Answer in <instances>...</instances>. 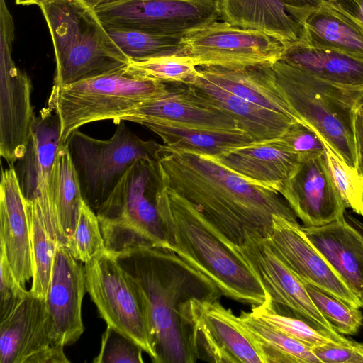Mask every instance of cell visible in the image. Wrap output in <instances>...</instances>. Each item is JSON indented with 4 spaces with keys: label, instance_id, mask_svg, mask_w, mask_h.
<instances>
[{
    "label": "cell",
    "instance_id": "obj_1",
    "mask_svg": "<svg viewBox=\"0 0 363 363\" xmlns=\"http://www.w3.org/2000/svg\"><path fill=\"white\" fill-rule=\"evenodd\" d=\"M164 185L196 206L228 240L267 238L276 216L298 222L277 191L247 180L214 156L162 145L157 160Z\"/></svg>",
    "mask_w": 363,
    "mask_h": 363
},
{
    "label": "cell",
    "instance_id": "obj_2",
    "mask_svg": "<svg viewBox=\"0 0 363 363\" xmlns=\"http://www.w3.org/2000/svg\"><path fill=\"white\" fill-rule=\"evenodd\" d=\"M111 255L148 302L157 363L201 359L189 304L193 299L219 301L223 294L218 287L168 248L140 247Z\"/></svg>",
    "mask_w": 363,
    "mask_h": 363
},
{
    "label": "cell",
    "instance_id": "obj_3",
    "mask_svg": "<svg viewBox=\"0 0 363 363\" xmlns=\"http://www.w3.org/2000/svg\"><path fill=\"white\" fill-rule=\"evenodd\" d=\"M157 203L166 232L164 248L208 278L228 298L252 306L268 299L237 245L222 235L196 206L163 183Z\"/></svg>",
    "mask_w": 363,
    "mask_h": 363
},
{
    "label": "cell",
    "instance_id": "obj_4",
    "mask_svg": "<svg viewBox=\"0 0 363 363\" xmlns=\"http://www.w3.org/2000/svg\"><path fill=\"white\" fill-rule=\"evenodd\" d=\"M37 5L53 43L56 68L52 87L104 74L130 63L94 9L82 0H40Z\"/></svg>",
    "mask_w": 363,
    "mask_h": 363
},
{
    "label": "cell",
    "instance_id": "obj_5",
    "mask_svg": "<svg viewBox=\"0 0 363 363\" xmlns=\"http://www.w3.org/2000/svg\"><path fill=\"white\" fill-rule=\"evenodd\" d=\"M272 67L278 88L299 120L342 160L357 168L354 121L363 89L334 85L281 60Z\"/></svg>",
    "mask_w": 363,
    "mask_h": 363
},
{
    "label": "cell",
    "instance_id": "obj_6",
    "mask_svg": "<svg viewBox=\"0 0 363 363\" xmlns=\"http://www.w3.org/2000/svg\"><path fill=\"white\" fill-rule=\"evenodd\" d=\"M162 184L157 160L140 158L127 170L96 213L106 252L165 247L157 203Z\"/></svg>",
    "mask_w": 363,
    "mask_h": 363
},
{
    "label": "cell",
    "instance_id": "obj_7",
    "mask_svg": "<svg viewBox=\"0 0 363 363\" xmlns=\"http://www.w3.org/2000/svg\"><path fill=\"white\" fill-rule=\"evenodd\" d=\"M169 84L136 75L127 66L95 77L52 87L48 104L61 122L60 139L65 144L81 126L99 121L118 123L127 113L165 95Z\"/></svg>",
    "mask_w": 363,
    "mask_h": 363
},
{
    "label": "cell",
    "instance_id": "obj_8",
    "mask_svg": "<svg viewBox=\"0 0 363 363\" xmlns=\"http://www.w3.org/2000/svg\"><path fill=\"white\" fill-rule=\"evenodd\" d=\"M108 140L92 138L79 129L66 143L77 173L84 201L96 213L130 166L138 159L157 160L162 145L144 140L125 125Z\"/></svg>",
    "mask_w": 363,
    "mask_h": 363
},
{
    "label": "cell",
    "instance_id": "obj_9",
    "mask_svg": "<svg viewBox=\"0 0 363 363\" xmlns=\"http://www.w3.org/2000/svg\"><path fill=\"white\" fill-rule=\"evenodd\" d=\"M84 272L86 292L101 318L138 344L157 363L150 311L138 284L106 251L85 263Z\"/></svg>",
    "mask_w": 363,
    "mask_h": 363
},
{
    "label": "cell",
    "instance_id": "obj_10",
    "mask_svg": "<svg viewBox=\"0 0 363 363\" xmlns=\"http://www.w3.org/2000/svg\"><path fill=\"white\" fill-rule=\"evenodd\" d=\"M104 26L184 36L220 18L219 0H125L94 9Z\"/></svg>",
    "mask_w": 363,
    "mask_h": 363
},
{
    "label": "cell",
    "instance_id": "obj_11",
    "mask_svg": "<svg viewBox=\"0 0 363 363\" xmlns=\"http://www.w3.org/2000/svg\"><path fill=\"white\" fill-rule=\"evenodd\" d=\"M0 155L13 164L25 154L35 117L31 82L12 57L14 25L5 0L0 1Z\"/></svg>",
    "mask_w": 363,
    "mask_h": 363
},
{
    "label": "cell",
    "instance_id": "obj_12",
    "mask_svg": "<svg viewBox=\"0 0 363 363\" xmlns=\"http://www.w3.org/2000/svg\"><path fill=\"white\" fill-rule=\"evenodd\" d=\"M237 247L260 281L275 312L299 318L342 343L350 341L336 332L321 314L305 285L274 252L267 238L250 237Z\"/></svg>",
    "mask_w": 363,
    "mask_h": 363
},
{
    "label": "cell",
    "instance_id": "obj_13",
    "mask_svg": "<svg viewBox=\"0 0 363 363\" xmlns=\"http://www.w3.org/2000/svg\"><path fill=\"white\" fill-rule=\"evenodd\" d=\"M183 55L196 66H245L273 64L281 59L286 45L260 31L212 23L182 38Z\"/></svg>",
    "mask_w": 363,
    "mask_h": 363
},
{
    "label": "cell",
    "instance_id": "obj_14",
    "mask_svg": "<svg viewBox=\"0 0 363 363\" xmlns=\"http://www.w3.org/2000/svg\"><path fill=\"white\" fill-rule=\"evenodd\" d=\"M45 301L30 294L0 320V363H65L64 346L55 345Z\"/></svg>",
    "mask_w": 363,
    "mask_h": 363
},
{
    "label": "cell",
    "instance_id": "obj_15",
    "mask_svg": "<svg viewBox=\"0 0 363 363\" xmlns=\"http://www.w3.org/2000/svg\"><path fill=\"white\" fill-rule=\"evenodd\" d=\"M267 240L303 284H311L352 306L362 308L359 297L308 240L298 222L274 216Z\"/></svg>",
    "mask_w": 363,
    "mask_h": 363
},
{
    "label": "cell",
    "instance_id": "obj_16",
    "mask_svg": "<svg viewBox=\"0 0 363 363\" xmlns=\"http://www.w3.org/2000/svg\"><path fill=\"white\" fill-rule=\"evenodd\" d=\"M279 193L303 226H320L345 217L347 206L334 184L325 153L300 162Z\"/></svg>",
    "mask_w": 363,
    "mask_h": 363
},
{
    "label": "cell",
    "instance_id": "obj_17",
    "mask_svg": "<svg viewBox=\"0 0 363 363\" xmlns=\"http://www.w3.org/2000/svg\"><path fill=\"white\" fill-rule=\"evenodd\" d=\"M323 0H219L220 19L260 31L286 46L302 40L309 16Z\"/></svg>",
    "mask_w": 363,
    "mask_h": 363
},
{
    "label": "cell",
    "instance_id": "obj_18",
    "mask_svg": "<svg viewBox=\"0 0 363 363\" xmlns=\"http://www.w3.org/2000/svg\"><path fill=\"white\" fill-rule=\"evenodd\" d=\"M69 247L58 242L45 299L50 313L51 336L55 345L76 342L84 331L82 304L86 290L84 266Z\"/></svg>",
    "mask_w": 363,
    "mask_h": 363
},
{
    "label": "cell",
    "instance_id": "obj_19",
    "mask_svg": "<svg viewBox=\"0 0 363 363\" xmlns=\"http://www.w3.org/2000/svg\"><path fill=\"white\" fill-rule=\"evenodd\" d=\"M168 92L127 113L121 121L164 122L217 130H242L238 122L191 84L167 82ZM243 131V130H242Z\"/></svg>",
    "mask_w": 363,
    "mask_h": 363
},
{
    "label": "cell",
    "instance_id": "obj_20",
    "mask_svg": "<svg viewBox=\"0 0 363 363\" xmlns=\"http://www.w3.org/2000/svg\"><path fill=\"white\" fill-rule=\"evenodd\" d=\"M230 309L219 301L193 299L189 320L202 360L217 363H262L255 347L233 323Z\"/></svg>",
    "mask_w": 363,
    "mask_h": 363
},
{
    "label": "cell",
    "instance_id": "obj_21",
    "mask_svg": "<svg viewBox=\"0 0 363 363\" xmlns=\"http://www.w3.org/2000/svg\"><path fill=\"white\" fill-rule=\"evenodd\" d=\"M0 248L16 280L25 288L33 274L30 229L25 197L13 167L1 173Z\"/></svg>",
    "mask_w": 363,
    "mask_h": 363
},
{
    "label": "cell",
    "instance_id": "obj_22",
    "mask_svg": "<svg viewBox=\"0 0 363 363\" xmlns=\"http://www.w3.org/2000/svg\"><path fill=\"white\" fill-rule=\"evenodd\" d=\"M61 122L55 106H48L35 116L24 155L16 170L24 197L33 199L48 186L57 151L62 145Z\"/></svg>",
    "mask_w": 363,
    "mask_h": 363
},
{
    "label": "cell",
    "instance_id": "obj_23",
    "mask_svg": "<svg viewBox=\"0 0 363 363\" xmlns=\"http://www.w3.org/2000/svg\"><path fill=\"white\" fill-rule=\"evenodd\" d=\"M312 245L359 297L363 291V234L345 217L320 226H301Z\"/></svg>",
    "mask_w": 363,
    "mask_h": 363
},
{
    "label": "cell",
    "instance_id": "obj_24",
    "mask_svg": "<svg viewBox=\"0 0 363 363\" xmlns=\"http://www.w3.org/2000/svg\"><path fill=\"white\" fill-rule=\"evenodd\" d=\"M199 74L242 99L301 122L278 88L272 64L201 66Z\"/></svg>",
    "mask_w": 363,
    "mask_h": 363
},
{
    "label": "cell",
    "instance_id": "obj_25",
    "mask_svg": "<svg viewBox=\"0 0 363 363\" xmlns=\"http://www.w3.org/2000/svg\"><path fill=\"white\" fill-rule=\"evenodd\" d=\"M214 157L247 180L277 192L300 163L298 157L276 139L254 142Z\"/></svg>",
    "mask_w": 363,
    "mask_h": 363
},
{
    "label": "cell",
    "instance_id": "obj_26",
    "mask_svg": "<svg viewBox=\"0 0 363 363\" xmlns=\"http://www.w3.org/2000/svg\"><path fill=\"white\" fill-rule=\"evenodd\" d=\"M191 85L231 116L238 122L239 128L255 143L270 141L279 138L296 121L285 114L234 95L206 80L199 72Z\"/></svg>",
    "mask_w": 363,
    "mask_h": 363
},
{
    "label": "cell",
    "instance_id": "obj_27",
    "mask_svg": "<svg viewBox=\"0 0 363 363\" xmlns=\"http://www.w3.org/2000/svg\"><path fill=\"white\" fill-rule=\"evenodd\" d=\"M301 43L363 60V28L337 0H323L309 16Z\"/></svg>",
    "mask_w": 363,
    "mask_h": 363
},
{
    "label": "cell",
    "instance_id": "obj_28",
    "mask_svg": "<svg viewBox=\"0 0 363 363\" xmlns=\"http://www.w3.org/2000/svg\"><path fill=\"white\" fill-rule=\"evenodd\" d=\"M281 60L336 86L363 89V60L296 43L286 46Z\"/></svg>",
    "mask_w": 363,
    "mask_h": 363
},
{
    "label": "cell",
    "instance_id": "obj_29",
    "mask_svg": "<svg viewBox=\"0 0 363 363\" xmlns=\"http://www.w3.org/2000/svg\"><path fill=\"white\" fill-rule=\"evenodd\" d=\"M233 323L250 340L262 363H321L311 348L268 325L250 311L230 313Z\"/></svg>",
    "mask_w": 363,
    "mask_h": 363
},
{
    "label": "cell",
    "instance_id": "obj_30",
    "mask_svg": "<svg viewBox=\"0 0 363 363\" xmlns=\"http://www.w3.org/2000/svg\"><path fill=\"white\" fill-rule=\"evenodd\" d=\"M48 193L59 229L60 242L67 246L84 200L77 173L66 144L58 149L49 177Z\"/></svg>",
    "mask_w": 363,
    "mask_h": 363
},
{
    "label": "cell",
    "instance_id": "obj_31",
    "mask_svg": "<svg viewBox=\"0 0 363 363\" xmlns=\"http://www.w3.org/2000/svg\"><path fill=\"white\" fill-rule=\"evenodd\" d=\"M142 125L158 135L169 148L212 156L254 143L242 130H209L164 122H147Z\"/></svg>",
    "mask_w": 363,
    "mask_h": 363
},
{
    "label": "cell",
    "instance_id": "obj_32",
    "mask_svg": "<svg viewBox=\"0 0 363 363\" xmlns=\"http://www.w3.org/2000/svg\"><path fill=\"white\" fill-rule=\"evenodd\" d=\"M25 206L29 223L33 267L30 292L33 296L45 300L58 242L49 230L38 197L33 199L25 198Z\"/></svg>",
    "mask_w": 363,
    "mask_h": 363
},
{
    "label": "cell",
    "instance_id": "obj_33",
    "mask_svg": "<svg viewBox=\"0 0 363 363\" xmlns=\"http://www.w3.org/2000/svg\"><path fill=\"white\" fill-rule=\"evenodd\" d=\"M104 27L130 62L174 55H183V36L162 35L135 30Z\"/></svg>",
    "mask_w": 363,
    "mask_h": 363
},
{
    "label": "cell",
    "instance_id": "obj_34",
    "mask_svg": "<svg viewBox=\"0 0 363 363\" xmlns=\"http://www.w3.org/2000/svg\"><path fill=\"white\" fill-rule=\"evenodd\" d=\"M127 67L136 75L186 84H192L199 74L196 64L188 57L179 55L130 61Z\"/></svg>",
    "mask_w": 363,
    "mask_h": 363
},
{
    "label": "cell",
    "instance_id": "obj_35",
    "mask_svg": "<svg viewBox=\"0 0 363 363\" xmlns=\"http://www.w3.org/2000/svg\"><path fill=\"white\" fill-rule=\"evenodd\" d=\"M250 312L274 328L310 348L343 344L299 318L277 313L270 306L268 299L260 305L252 306Z\"/></svg>",
    "mask_w": 363,
    "mask_h": 363
},
{
    "label": "cell",
    "instance_id": "obj_36",
    "mask_svg": "<svg viewBox=\"0 0 363 363\" xmlns=\"http://www.w3.org/2000/svg\"><path fill=\"white\" fill-rule=\"evenodd\" d=\"M304 285L313 303L336 332L354 335L359 331L363 321L359 308L352 306L311 284Z\"/></svg>",
    "mask_w": 363,
    "mask_h": 363
},
{
    "label": "cell",
    "instance_id": "obj_37",
    "mask_svg": "<svg viewBox=\"0 0 363 363\" xmlns=\"http://www.w3.org/2000/svg\"><path fill=\"white\" fill-rule=\"evenodd\" d=\"M67 247L84 264L106 251L97 215L84 201Z\"/></svg>",
    "mask_w": 363,
    "mask_h": 363
},
{
    "label": "cell",
    "instance_id": "obj_38",
    "mask_svg": "<svg viewBox=\"0 0 363 363\" xmlns=\"http://www.w3.org/2000/svg\"><path fill=\"white\" fill-rule=\"evenodd\" d=\"M325 147L327 164L337 191L347 208L363 216L362 175L357 168L342 160L327 145Z\"/></svg>",
    "mask_w": 363,
    "mask_h": 363
},
{
    "label": "cell",
    "instance_id": "obj_39",
    "mask_svg": "<svg viewBox=\"0 0 363 363\" xmlns=\"http://www.w3.org/2000/svg\"><path fill=\"white\" fill-rule=\"evenodd\" d=\"M143 350L135 341L114 328L107 325L101 336L94 363H143Z\"/></svg>",
    "mask_w": 363,
    "mask_h": 363
},
{
    "label": "cell",
    "instance_id": "obj_40",
    "mask_svg": "<svg viewBox=\"0 0 363 363\" xmlns=\"http://www.w3.org/2000/svg\"><path fill=\"white\" fill-rule=\"evenodd\" d=\"M276 140L295 154L300 162L323 155L326 150L320 135L313 128L299 121L294 122Z\"/></svg>",
    "mask_w": 363,
    "mask_h": 363
},
{
    "label": "cell",
    "instance_id": "obj_41",
    "mask_svg": "<svg viewBox=\"0 0 363 363\" xmlns=\"http://www.w3.org/2000/svg\"><path fill=\"white\" fill-rule=\"evenodd\" d=\"M0 320L5 318L28 294L16 280L3 251L0 253Z\"/></svg>",
    "mask_w": 363,
    "mask_h": 363
},
{
    "label": "cell",
    "instance_id": "obj_42",
    "mask_svg": "<svg viewBox=\"0 0 363 363\" xmlns=\"http://www.w3.org/2000/svg\"><path fill=\"white\" fill-rule=\"evenodd\" d=\"M321 363H363V344L350 340L311 348Z\"/></svg>",
    "mask_w": 363,
    "mask_h": 363
},
{
    "label": "cell",
    "instance_id": "obj_43",
    "mask_svg": "<svg viewBox=\"0 0 363 363\" xmlns=\"http://www.w3.org/2000/svg\"><path fill=\"white\" fill-rule=\"evenodd\" d=\"M357 148V169L363 177V113L357 111L354 121Z\"/></svg>",
    "mask_w": 363,
    "mask_h": 363
},
{
    "label": "cell",
    "instance_id": "obj_44",
    "mask_svg": "<svg viewBox=\"0 0 363 363\" xmlns=\"http://www.w3.org/2000/svg\"><path fill=\"white\" fill-rule=\"evenodd\" d=\"M347 13L363 28V1L356 4L348 0H337Z\"/></svg>",
    "mask_w": 363,
    "mask_h": 363
},
{
    "label": "cell",
    "instance_id": "obj_45",
    "mask_svg": "<svg viewBox=\"0 0 363 363\" xmlns=\"http://www.w3.org/2000/svg\"><path fill=\"white\" fill-rule=\"evenodd\" d=\"M85 2L89 6L95 9L97 7L102 6L104 5H108L112 4H116L118 2H121L125 0H82Z\"/></svg>",
    "mask_w": 363,
    "mask_h": 363
},
{
    "label": "cell",
    "instance_id": "obj_46",
    "mask_svg": "<svg viewBox=\"0 0 363 363\" xmlns=\"http://www.w3.org/2000/svg\"><path fill=\"white\" fill-rule=\"evenodd\" d=\"M346 217L348 220L353 226H354L357 229H358L363 234V223L357 220L355 217L351 216L350 214L346 213ZM359 298L360 300L362 308H363V291H362L359 295Z\"/></svg>",
    "mask_w": 363,
    "mask_h": 363
},
{
    "label": "cell",
    "instance_id": "obj_47",
    "mask_svg": "<svg viewBox=\"0 0 363 363\" xmlns=\"http://www.w3.org/2000/svg\"><path fill=\"white\" fill-rule=\"evenodd\" d=\"M40 0H16V3L20 5L38 4Z\"/></svg>",
    "mask_w": 363,
    "mask_h": 363
},
{
    "label": "cell",
    "instance_id": "obj_48",
    "mask_svg": "<svg viewBox=\"0 0 363 363\" xmlns=\"http://www.w3.org/2000/svg\"><path fill=\"white\" fill-rule=\"evenodd\" d=\"M357 111L363 113V97L360 101Z\"/></svg>",
    "mask_w": 363,
    "mask_h": 363
},
{
    "label": "cell",
    "instance_id": "obj_49",
    "mask_svg": "<svg viewBox=\"0 0 363 363\" xmlns=\"http://www.w3.org/2000/svg\"><path fill=\"white\" fill-rule=\"evenodd\" d=\"M350 1V2L352 3H354V4H360L363 0H348Z\"/></svg>",
    "mask_w": 363,
    "mask_h": 363
}]
</instances>
